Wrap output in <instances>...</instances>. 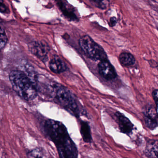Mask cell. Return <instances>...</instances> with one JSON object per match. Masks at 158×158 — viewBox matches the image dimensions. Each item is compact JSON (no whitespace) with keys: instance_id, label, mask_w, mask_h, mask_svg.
Wrapping results in <instances>:
<instances>
[{"instance_id":"cell-7","label":"cell","mask_w":158,"mask_h":158,"mask_svg":"<svg viewBox=\"0 0 158 158\" xmlns=\"http://www.w3.org/2000/svg\"><path fill=\"white\" fill-rule=\"evenodd\" d=\"M98 69L99 74L107 80H112L117 77L115 68L107 59L100 61L98 65Z\"/></svg>"},{"instance_id":"cell-9","label":"cell","mask_w":158,"mask_h":158,"mask_svg":"<svg viewBox=\"0 0 158 158\" xmlns=\"http://www.w3.org/2000/svg\"><path fill=\"white\" fill-rule=\"evenodd\" d=\"M144 154L148 158H158V140H148L146 145Z\"/></svg>"},{"instance_id":"cell-5","label":"cell","mask_w":158,"mask_h":158,"mask_svg":"<svg viewBox=\"0 0 158 158\" xmlns=\"http://www.w3.org/2000/svg\"><path fill=\"white\" fill-rule=\"evenodd\" d=\"M144 119L147 127L153 130L158 127V113L153 105H148L143 109Z\"/></svg>"},{"instance_id":"cell-17","label":"cell","mask_w":158,"mask_h":158,"mask_svg":"<svg viewBox=\"0 0 158 158\" xmlns=\"http://www.w3.org/2000/svg\"><path fill=\"white\" fill-rule=\"evenodd\" d=\"M117 23V19L115 17H112L110 19L109 24L110 27H113L116 25Z\"/></svg>"},{"instance_id":"cell-18","label":"cell","mask_w":158,"mask_h":158,"mask_svg":"<svg viewBox=\"0 0 158 158\" xmlns=\"http://www.w3.org/2000/svg\"><path fill=\"white\" fill-rule=\"evenodd\" d=\"M91 1L99 5V6H103L104 5L103 2L104 0H91Z\"/></svg>"},{"instance_id":"cell-12","label":"cell","mask_w":158,"mask_h":158,"mask_svg":"<svg viewBox=\"0 0 158 158\" xmlns=\"http://www.w3.org/2000/svg\"><path fill=\"white\" fill-rule=\"evenodd\" d=\"M119 60L121 65L125 67L133 65L135 63V58L130 53H122L119 56Z\"/></svg>"},{"instance_id":"cell-6","label":"cell","mask_w":158,"mask_h":158,"mask_svg":"<svg viewBox=\"0 0 158 158\" xmlns=\"http://www.w3.org/2000/svg\"><path fill=\"white\" fill-rule=\"evenodd\" d=\"M31 53L42 61H46L48 58L49 47L46 44L42 42H32L28 46Z\"/></svg>"},{"instance_id":"cell-4","label":"cell","mask_w":158,"mask_h":158,"mask_svg":"<svg viewBox=\"0 0 158 158\" xmlns=\"http://www.w3.org/2000/svg\"><path fill=\"white\" fill-rule=\"evenodd\" d=\"M56 98L60 105L76 117L80 115V107L76 98L72 93L66 88L62 87L56 91Z\"/></svg>"},{"instance_id":"cell-16","label":"cell","mask_w":158,"mask_h":158,"mask_svg":"<svg viewBox=\"0 0 158 158\" xmlns=\"http://www.w3.org/2000/svg\"><path fill=\"white\" fill-rule=\"evenodd\" d=\"M152 96L156 105L158 106V90H155L152 93Z\"/></svg>"},{"instance_id":"cell-2","label":"cell","mask_w":158,"mask_h":158,"mask_svg":"<svg viewBox=\"0 0 158 158\" xmlns=\"http://www.w3.org/2000/svg\"><path fill=\"white\" fill-rule=\"evenodd\" d=\"M9 80L12 88L21 98L27 101L34 99L37 96V90L28 76L23 71L14 70L10 72Z\"/></svg>"},{"instance_id":"cell-15","label":"cell","mask_w":158,"mask_h":158,"mask_svg":"<svg viewBox=\"0 0 158 158\" xmlns=\"http://www.w3.org/2000/svg\"><path fill=\"white\" fill-rule=\"evenodd\" d=\"M8 11L7 7L4 3L3 0H0V12L2 13H7Z\"/></svg>"},{"instance_id":"cell-1","label":"cell","mask_w":158,"mask_h":158,"mask_svg":"<svg viewBox=\"0 0 158 158\" xmlns=\"http://www.w3.org/2000/svg\"><path fill=\"white\" fill-rule=\"evenodd\" d=\"M44 131L45 135L56 147L60 158H78L76 144L62 123L48 119L44 123Z\"/></svg>"},{"instance_id":"cell-13","label":"cell","mask_w":158,"mask_h":158,"mask_svg":"<svg viewBox=\"0 0 158 158\" xmlns=\"http://www.w3.org/2000/svg\"><path fill=\"white\" fill-rule=\"evenodd\" d=\"M27 156L28 158H43V151L41 148H36L29 151Z\"/></svg>"},{"instance_id":"cell-14","label":"cell","mask_w":158,"mask_h":158,"mask_svg":"<svg viewBox=\"0 0 158 158\" xmlns=\"http://www.w3.org/2000/svg\"><path fill=\"white\" fill-rule=\"evenodd\" d=\"M7 38L5 31L0 26V50L4 48L7 43Z\"/></svg>"},{"instance_id":"cell-10","label":"cell","mask_w":158,"mask_h":158,"mask_svg":"<svg viewBox=\"0 0 158 158\" xmlns=\"http://www.w3.org/2000/svg\"><path fill=\"white\" fill-rule=\"evenodd\" d=\"M50 70L56 74H60L65 71L66 65L64 62L60 58L55 57L51 60L49 63Z\"/></svg>"},{"instance_id":"cell-11","label":"cell","mask_w":158,"mask_h":158,"mask_svg":"<svg viewBox=\"0 0 158 158\" xmlns=\"http://www.w3.org/2000/svg\"><path fill=\"white\" fill-rule=\"evenodd\" d=\"M80 132L84 142L86 143H91L92 142L91 128L88 123L85 121L81 122Z\"/></svg>"},{"instance_id":"cell-8","label":"cell","mask_w":158,"mask_h":158,"mask_svg":"<svg viewBox=\"0 0 158 158\" xmlns=\"http://www.w3.org/2000/svg\"><path fill=\"white\" fill-rule=\"evenodd\" d=\"M119 129L121 132L130 135L134 130V125L124 115L120 112L116 113Z\"/></svg>"},{"instance_id":"cell-3","label":"cell","mask_w":158,"mask_h":158,"mask_svg":"<svg viewBox=\"0 0 158 158\" xmlns=\"http://www.w3.org/2000/svg\"><path fill=\"white\" fill-rule=\"evenodd\" d=\"M79 44L83 52L91 59L100 61L107 59L106 52L103 48L90 36L84 35L81 37Z\"/></svg>"}]
</instances>
